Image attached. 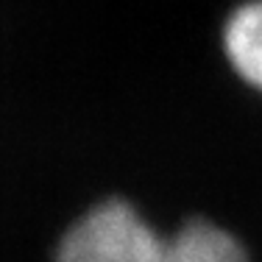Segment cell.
<instances>
[{"instance_id":"obj_1","label":"cell","mask_w":262,"mask_h":262,"mask_svg":"<svg viewBox=\"0 0 262 262\" xmlns=\"http://www.w3.org/2000/svg\"><path fill=\"white\" fill-rule=\"evenodd\" d=\"M56 262H248L229 232L190 221L173 240H162L126 201H106L73 223Z\"/></svg>"},{"instance_id":"obj_2","label":"cell","mask_w":262,"mask_h":262,"mask_svg":"<svg viewBox=\"0 0 262 262\" xmlns=\"http://www.w3.org/2000/svg\"><path fill=\"white\" fill-rule=\"evenodd\" d=\"M226 56L248 84L262 90V3H246L223 31Z\"/></svg>"}]
</instances>
